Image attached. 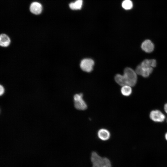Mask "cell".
Listing matches in <instances>:
<instances>
[{"mask_svg":"<svg viewBox=\"0 0 167 167\" xmlns=\"http://www.w3.org/2000/svg\"><path fill=\"white\" fill-rule=\"evenodd\" d=\"M122 6L124 9L128 10L132 8L133 4L130 0H124L122 3Z\"/></svg>","mask_w":167,"mask_h":167,"instance_id":"5bb4252c","label":"cell"},{"mask_svg":"<svg viewBox=\"0 0 167 167\" xmlns=\"http://www.w3.org/2000/svg\"><path fill=\"white\" fill-rule=\"evenodd\" d=\"M143 68L141 76L144 78L148 77L153 71V68Z\"/></svg>","mask_w":167,"mask_h":167,"instance_id":"4fadbf2b","label":"cell"},{"mask_svg":"<svg viewBox=\"0 0 167 167\" xmlns=\"http://www.w3.org/2000/svg\"><path fill=\"white\" fill-rule=\"evenodd\" d=\"M5 92V89L3 86L1 85L0 86V95H2Z\"/></svg>","mask_w":167,"mask_h":167,"instance_id":"2e32d148","label":"cell"},{"mask_svg":"<svg viewBox=\"0 0 167 167\" xmlns=\"http://www.w3.org/2000/svg\"><path fill=\"white\" fill-rule=\"evenodd\" d=\"M83 4V0H76L75 2L70 3L69 6L71 10H81Z\"/></svg>","mask_w":167,"mask_h":167,"instance_id":"8fae6325","label":"cell"},{"mask_svg":"<svg viewBox=\"0 0 167 167\" xmlns=\"http://www.w3.org/2000/svg\"><path fill=\"white\" fill-rule=\"evenodd\" d=\"M94 65V62L93 59L90 58H85L81 61L80 67L83 71L90 73L93 70Z\"/></svg>","mask_w":167,"mask_h":167,"instance_id":"277c9868","label":"cell"},{"mask_svg":"<svg viewBox=\"0 0 167 167\" xmlns=\"http://www.w3.org/2000/svg\"><path fill=\"white\" fill-rule=\"evenodd\" d=\"M91 160L93 165L97 167H112L111 163L109 159L101 157L95 152H92Z\"/></svg>","mask_w":167,"mask_h":167,"instance_id":"7a4b0ae2","label":"cell"},{"mask_svg":"<svg viewBox=\"0 0 167 167\" xmlns=\"http://www.w3.org/2000/svg\"><path fill=\"white\" fill-rule=\"evenodd\" d=\"M97 135L99 139L103 141H106L110 139L111 134L110 131L107 129L101 128L98 131Z\"/></svg>","mask_w":167,"mask_h":167,"instance_id":"52a82bcc","label":"cell"},{"mask_svg":"<svg viewBox=\"0 0 167 167\" xmlns=\"http://www.w3.org/2000/svg\"><path fill=\"white\" fill-rule=\"evenodd\" d=\"M92 167H96L95 166H94V165H93V166Z\"/></svg>","mask_w":167,"mask_h":167,"instance_id":"d6986e66","label":"cell"},{"mask_svg":"<svg viewBox=\"0 0 167 167\" xmlns=\"http://www.w3.org/2000/svg\"><path fill=\"white\" fill-rule=\"evenodd\" d=\"M141 48L145 52L150 53L153 51L154 45L150 40H146L142 43Z\"/></svg>","mask_w":167,"mask_h":167,"instance_id":"8992f818","label":"cell"},{"mask_svg":"<svg viewBox=\"0 0 167 167\" xmlns=\"http://www.w3.org/2000/svg\"><path fill=\"white\" fill-rule=\"evenodd\" d=\"M130 86L125 85L122 86L121 89L122 94L124 96L128 97L130 96L132 92V88Z\"/></svg>","mask_w":167,"mask_h":167,"instance_id":"7c38bea8","label":"cell"},{"mask_svg":"<svg viewBox=\"0 0 167 167\" xmlns=\"http://www.w3.org/2000/svg\"><path fill=\"white\" fill-rule=\"evenodd\" d=\"M165 138L166 140L167 141V132L165 134Z\"/></svg>","mask_w":167,"mask_h":167,"instance_id":"ac0fdd59","label":"cell"},{"mask_svg":"<svg viewBox=\"0 0 167 167\" xmlns=\"http://www.w3.org/2000/svg\"><path fill=\"white\" fill-rule=\"evenodd\" d=\"M166 121H167V119H166Z\"/></svg>","mask_w":167,"mask_h":167,"instance_id":"ffe728a7","label":"cell"},{"mask_svg":"<svg viewBox=\"0 0 167 167\" xmlns=\"http://www.w3.org/2000/svg\"><path fill=\"white\" fill-rule=\"evenodd\" d=\"M143 68L140 65H138L136 68L135 72L137 75H141Z\"/></svg>","mask_w":167,"mask_h":167,"instance_id":"9a60e30c","label":"cell"},{"mask_svg":"<svg viewBox=\"0 0 167 167\" xmlns=\"http://www.w3.org/2000/svg\"><path fill=\"white\" fill-rule=\"evenodd\" d=\"M11 40L10 37L5 34H2L0 37V45L2 47H7L10 44Z\"/></svg>","mask_w":167,"mask_h":167,"instance_id":"9c48e42d","label":"cell"},{"mask_svg":"<svg viewBox=\"0 0 167 167\" xmlns=\"http://www.w3.org/2000/svg\"><path fill=\"white\" fill-rule=\"evenodd\" d=\"M143 68H154L156 66V61L154 59H145L140 65Z\"/></svg>","mask_w":167,"mask_h":167,"instance_id":"30bf717a","label":"cell"},{"mask_svg":"<svg viewBox=\"0 0 167 167\" xmlns=\"http://www.w3.org/2000/svg\"><path fill=\"white\" fill-rule=\"evenodd\" d=\"M137 75L135 71L131 68L127 67L124 70L123 75L117 74L115 75V80L121 86L128 85L133 87L137 82Z\"/></svg>","mask_w":167,"mask_h":167,"instance_id":"6da1fadb","label":"cell"},{"mask_svg":"<svg viewBox=\"0 0 167 167\" xmlns=\"http://www.w3.org/2000/svg\"><path fill=\"white\" fill-rule=\"evenodd\" d=\"M83 97V94L81 93L76 94L73 97L75 107L78 110L85 111L87 109V105Z\"/></svg>","mask_w":167,"mask_h":167,"instance_id":"3957f363","label":"cell"},{"mask_svg":"<svg viewBox=\"0 0 167 167\" xmlns=\"http://www.w3.org/2000/svg\"><path fill=\"white\" fill-rule=\"evenodd\" d=\"M164 110L165 112L167 114V102L165 104L164 106Z\"/></svg>","mask_w":167,"mask_h":167,"instance_id":"e0dca14e","label":"cell"},{"mask_svg":"<svg viewBox=\"0 0 167 167\" xmlns=\"http://www.w3.org/2000/svg\"><path fill=\"white\" fill-rule=\"evenodd\" d=\"M30 10L32 14L36 15H39L42 12L43 7L40 3L34 2L30 6Z\"/></svg>","mask_w":167,"mask_h":167,"instance_id":"ba28073f","label":"cell"},{"mask_svg":"<svg viewBox=\"0 0 167 167\" xmlns=\"http://www.w3.org/2000/svg\"><path fill=\"white\" fill-rule=\"evenodd\" d=\"M149 117L152 121L158 123L164 122L165 119V115L158 110L152 111L150 113Z\"/></svg>","mask_w":167,"mask_h":167,"instance_id":"5b68a950","label":"cell"}]
</instances>
